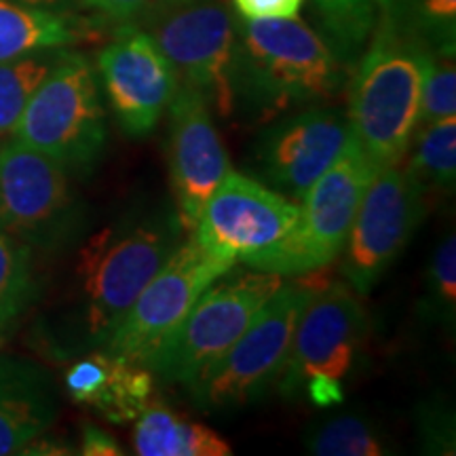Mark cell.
Returning <instances> with one entry per match:
<instances>
[{
    "label": "cell",
    "mask_w": 456,
    "mask_h": 456,
    "mask_svg": "<svg viewBox=\"0 0 456 456\" xmlns=\"http://www.w3.org/2000/svg\"><path fill=\"white\" fill-rule=\"evenodd\" d=\"M456 117L454 51H433L427 57L419 127Z\"/></svg>",
    "instance_id": "cell-26"
},
{
    "label": "cell",
    "mask_w": 456,
    "mask_h": 456,
    "mask_svg": "<svg viewBox=\"0 0 456 456\" xmlns=\"http://www.w3.org/2000/svg\"><path fill=\"white\" fill-rule=\"evenodd\" d=\"M134 448L140 456H228L226 440L212 427L188 420L163 403H148L134 429Z\"/></svg>",
    "instance_id": "cell-19"
},
{
    "label": "cell",
    "mask_w": 456,
    "mask_h": 456,
    "mask_svg": "<svg viewBox=\"0 0 456 456\" xmlns=\"http://www.w3.org/2000/svg\"><path fill=\"white\" fill-rule=\"evenodd\" d=\"M376 169L353 135L338 159L302 197L298 220L288 237L269 252L245 260V265L281 277L309 275L332 265L342 254L359 201Z\"/></svg>",
    "instance_id": "cell-7"
},
{
    "label": "cell",
    "mask_w": 456,
    "mask_h": 456,
    "mask_svg": "<svg viewBox=\"0 0 456 456\" xmlns=\"http://www.w3.org/2000/svg\"><path fill=\"white\" fill-rule=\"evenodd\" d=\"M309 452L319 456H380L387 450L370 423L359 416L346 414L328 420L306 440Z\"/></svg>",
    "instance_id": "cell-24"
},
{
    "label": "cell",
    "mask_w": 456,
    "mask_h": 456,
    "mask_svg": "<svg viewBox=\"0 0 456 456\" xmlns=\"http://www.w3.org/2000/svg\"><path fill=\"white\" fill-rule=\"evenodd\" d=\"M351 138L345 112L309 108L262 131L254 159L269 188L300 203Z\"/></svg>",
    "instance_id": "cell-15"
},
{
    "label": "cell",
    "mask_w": 456,
    "mask_h": 456,
    "mask_svg": "<svg viewBox=\"0 0 456 456\" xmlns=\"http://www.w3.org/2000/svg\"><path fill=\"white\" fill-rule=\"evenodd\" d=\"M345 81L342 60L322 34L305 21L239 20L232 64L239 98L273 114L334 98Z\"/></svg>",
    "instance_id": "cell-3"
},
{
    "label": "cell",
    "mask_w": 456,
    "mask_h": 456,
    "mask_svg": "<svg viewBox=\"0 0 456 456\" xmlns=\"http://www.w3.org/2000/svg\"><path fill=\"white\" fill-rule=\"evenodd\" d=\"M21 4H30V7H38V9H57V7H64L66 3L70 0H17Z\"/></svg>",
    "instance_id": "cell-32"
},
{
    "label": "cell",
    "mask_w": 456,
    "mask_h": 456,
    "mask_svg": "<svg viewBox=\"0 0 456 456\" xmlns=\"http://www.w3.org/2000/svg\"><path fill=\"white\" fill-rule=\"evenodd\" d=\"M37 294L34 249L21 239L0 231V330L11 332Z\"/></svg>",
    "instance_id": "cell-22"
},
{
    "label": "cell",
    "mask_w": 456,
    "mask_h": 456,
    "mask_svg": "<svg viewBox=\"0 0 456 456\" xmlns=\"http://www.w3.org/2000/svg\"><path fill=\"white\" fill-rule=\"evenodd\" d=\"M315 285L317 281H306L302 275L296 281L281 283L235 345L188 385L195 406L243 408L277 389L288 366L296 322L315 292Z\"/></svg>",
    "instance_id": "cell-5"
},
{
    "label": "cell",
    "mask_w": 456,
    "mask_h": 456,
    "mask_svg": "<svg viewBox=\"0 0 456 456\" xmlns=\"http://www.w3.org/2000/svg\"><path fill=\"white\" fill-rule=\"evenodd\" d=\"M374 7L379 9L380 20L402 28H412L419 0H374Z\"/></svg>",
    "instance_id": "cell-31"
},
{
    "label": "cell",
    "mask_w": 456,
    "mask_h": 456,
    "mask_svg": "<svg viewBox=\"0 0 456 456\" xmlns=\"http://www.w3.org/2000/svg\"><path fill=\"white\" fill-rule=\"evenodd\" d=\"M366 334L368 315L359 294L345 281H317L296 322L277 391L285 397L305 393L317 408L338 406L345 399V379Z\"/></svg>",
    "instance_id": "cell-8"
},
{
    "label": "cell",
    "mask_w": 456,
    "mask_h": 456,
    "mask_svg": "<svg viewBox=\"0 0 456 456\" xmlns=\"http://www.w3.org/2000/svg\"><path fill=\"white\" fill-rule=\"evenodd\" d=\"M431 47L412 28L379 20L349 87L346 118L376 167L397 165L419 131L420 95Z\"/></svg>",
    "instance_id": "cell-2"
},
{
    "label": "cell",
    "mask_w": 456,
    "mask_h": 456,
    "mask_svg": "<svg viewBox=\"0 0 456 456\" xmlns=\"http://www.w3.org/2000/svg\"><path fill=\"white\" fill-rule=\"evenodd\" d=\"M235 262L203 248L195 235L171 252L157 275L142 289L104 349L125 362L146 366L163 340L180 326L192 305L216 279L232 271Z\"/></svg>",
    "instance_id": "cell-12"
},
{
    "label": "cell",
    "mask_w": 456,
    "mask_h": 456,
    "mask_svg": "<svg viewBox=\"0 0 456 456\" xmlns=\"http://www.w3.org/2000/svg\"><path fill=\"white\" fill-rule=\"evenodd\" d=\"M412 30L433 51H454L456 0H419Z\"/></svg>",
    "instance_id": "cell-27"
},
{
    "label": "cell",
    "mask_w": 456,
    "mask_h": 456,
    "mask_svg": "<svg viewBox=\"0 0 456 456\" xmlns=\"http://www.w3.org/2000/svg\"><path fill=\"white\" fill-rule=\"evenodd\" d=\"M131 24L144 30L178 74L222 117L235 110L237 21L226 0H152Z\"/></svg>",
    "instance_id": "cell-6"
},
{
    "label": "cell",
    "mask_w": 456,
    "mask_h": 456,
    "mask_svg": "<svg viewBox=\"0 0 456 456\" xmlns=\"http://www.w3.org/2000/svg\"><path fill=\"white\" fill-rule=\"evenodd\" d=\"M95 32L87 21L53 9L0 0V61L41 49H64Z\"/></svg>",
    "instance_id": "cell-18"
},
{
    "label": "cell",
    "mask_w": 456,
    "mask_h": 456,
    "mask_svg": "<svg viewBox=\"0 0 456 456\" xmlns=\"http://www.w3.org/2000/svg\"><path fill=\"white\" fill-rule=\"evenodd\" d=\"M167 110L174 209L184 232H192L205 201L231 169V163L209 104L199 91L178 85Z\"/></svg>",
    "instance_id": "cell-16"
},
{
    "label": "cell",
    "mask_w": 456,
    "mask_h": 456,
    "mask_svg": "<svg viewBox=\"0 0 456 456\" xmlns=\"http://www.w3.org/2000/svg\"><path fill=\"white\" fill-rule=\"evenodd\" d=\"M298 212L292 199L228 169L205 201L192 235L208 252L245 262L283 241Z\"/></svg>",
    "instance_id": "cell-13"
},
{
    "label": "cell",
    "mask_w": 456,
    "mask_h": 456,
    "mask_svg": "<svg viewBox=\"0 0 456 456\" xmlns=\"http://www.w3.org/2000/svg\"><path fill=\"white\" fill-rule=\"evenodd\" d=\"M64 49H41L0 61V140L13 138L21 112Z\"/></svg>",
    "instance_id": "cell-20"
},
{
    "label": "cell",
    "mask_w": 456,
    "mask_h": 456,
    "mask_svg": "<svg viewBox=\"0 0 456 456\" xmlns=\"http://www.w3.org/2000/svg\"><path fill=\"white\" fill-rule=\"evenodd\" d=\"M243 20H289L305 0H232Z\"/></svg>",
    "instance_id": "cell-28"
},
{
    "label": "cell",
    "mask_w": 456,
    "mask_h": 456,
    "mask_svg": "<svg viewBox=\"0 0 456 456\" xmlns=\"http://www.w3.org/2000/svg\"><path fill=\"white\" fill-rule=\"evenodd\" d=\"M151 3L152 0H78L81 7L95 11L106 20L121 21V24L134 21Z\"/></svg>",
    "instance_id": "cell-29"
},
{
    "label": "cell",
    "mask_w": 456,
    "mask_h": 456,
    "mask_svg": "<svg viewBox=\"0 0 456 456\" xmlns=\"http://www.w3.org/2000/svg\"><path fill=\"white\" fill-rule=\"evenodd\" d=\"M403 169L425 195L452 192L456 180V117L423 125Z\"/></svg>",
    "instance_id": "cell-21"
},
{
    "label": "cell",
    "mask_w": 456,
    "mask_h": 456,
    "mask_svg": "<svg viewBox=\"0 0 456 456\" xmlns=\"http://www.w3.org/2000/svg\"><path fill=\"white\" fill-rule=\"evenodd\" d=\"M4 338H7V330H0V345H3Z\"/></svg>",
    "instance_id": "cell-33"
},
{
    "label": "cell",
    "mask_w": 456,
    "mask_h": 456,
    "mask_svg": "<svg viewBox=\"0 0 456 456\" xmlns=\"http://www.w3.org/2000/svg\"><path fill=\"white\" fill-rule=\"evenodd\" d=\"M57 419V391L30 359L0 355V456L21 454Z\"/></svg>",
    "instance_id": "cell-17"
},
{
    "label": "cell",
    "mask_w": 456,
    "mask_h": 456,
    "mask_svg": "<svg viewBox=\"0 0 456 456\" xmlns=\"http://www.w3.org/2000/svg\"><path fill=\"white\" fill-rule=\"evenodd\" d=\"M175 209L131 212L87 239L74 271L72 309L57 351L104 349L142 289L182 243Z\"/></svg>",
    "instance_id": "cell-1"
},
{
    "label": "cell",
    "mask_w": 456,
    "mask_h": 456,
    "mask_svg": "<svg viewBox=\"0 0 456 456\" xmlns=\"http://www.w3.org/2000/svg\"><path fill=\"white\" fill-rule=\"evenodd\" d=\"M83 218L61 165L17 140L0 146V231L53 252L81 235Z\"/></svg>",
    "instance_id": "cell-10"
},
{
    "label": "cell",
    "mask_w": 456,
    "mask_h": 456,
    "mask_svg": "<svg viewBox=\"0 0 456 456\" xmlns=\"http://www.w3.org/2000/svg\"><path fill=\"white\" fill-rule=\"evenodd\" d=\"M13 140L53 159L70 175H87L106 151V108L98 74L83 53L64 51L38 85Z\"/></svg>",
    "instance_id": "cell-4"
},
{
    "label": "cell",
    "mask_w": 456,
    "mask_h": 456,
    "mask_svg": "<svg viewBox=\"0 0 456 456\" xmlns=\"http://www.w3.org/2000/svg\"><path fill=\"white\" fill-rule=\"evenodd\" d=\"M81 454L85 456H121L125 450L118 446L110 433L94 423H85L81 433Z\"/></svg>",
    "instance_id": "cell-30"
},
{
    "label": "cell",
    "mask_w": 456,
    "mask_h": 456,
    "mask_svg": "<svg viewBox=\"0 0 456 456\" xmlns=\"http://www.w3.org/2000/svg\"><path fill=\"white\" fill-rule=\"evenodd\" d=\"M313 7L340 60L363 49L376 24L374 0H313Z\"/></svg>",
    "instance_id": "cell-23"
},
{
    "label": "cell",
    "mask_w": 456,
    "mask_h": 456,
    "mask_svg": "<svg viewBox=\"0 0 456 456\" xmlns=\"http://www.w3.org/2000/svg\"><path fill=\"white\" fill-rule=\"evenodd\" d=\"M456 313V239L448 232L433 252L427 271L425 315L442 326H452Z\"/></svg>",
    "instance_id": "cell-25"
},
{
    "label": "cell",
    "mask_w": 456,
    "mask_h": 456,
    "mask_svg": "<svg viewBox=\"0 0 456 456\" xmlns=\"http://www.w3.org/2000/svg\"><path fill=\"white\" fill-rule=\"evenodd\" d=\"M281 283V275L254 269L216 279L146 368L167 385H192L235 345Z\"/></svg>",
    "instance_id": "cell-9"
},
{
    "label": "cell",
    "mask_w": 456,
    "mask_h": 456,
    "mask_svg": "<svg viewBox=\"0 0 456 456\" xmlns=\"http://www.w3.org/2000/svg\"><path fill=\"white\" fill-rule=\"evenodd\" d=\"M98 72L114 117L131 138L155 131L180 85L167 57L131 21L100 51Z\"/></svg>",
    "instance_id": "cell-14"
},
{
    "label": "cell",
    "mask_w": 456,
    "mask_h": 456,
    "mask_svg": "<svg viewBox=\"0 0 456 456\" xmlns=\"http://www.w3.org/2000/svg\"><path fill=\"white\" fill-rule=\"evenodd\" d=\"M425 214L427 195L402 163L376 169L342 248L340 273L353 292H372L419 231Z\"/></svg>",
    "instance_id": "cell-11"
}]
</instances>
